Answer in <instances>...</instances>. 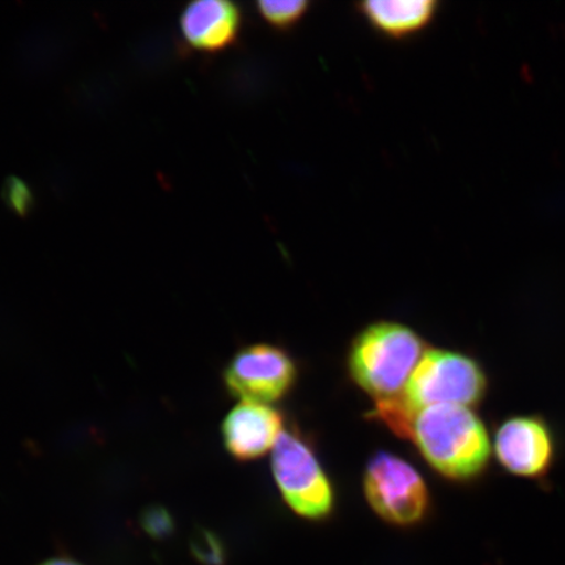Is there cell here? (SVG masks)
Masks as SVG:
<instances>
[{"label": "cell", "instance_id": "7c38bea8", "mask_svg": "<svg viewBox=\"0 0 565 565\" xmlns=\"http://www.w3.org/2000/svg\"><path fill=\"white\" fill-rule=\"evenodd\" d=\"M3 202L13 214L28 217L35 207V198L28 183L17 175L7 177L2 188Z\"/></svg>", "mask_w": 565, "mask_h": 565}, {"label": "cell", "instance_id": "8fae6325", "mask_svg": "<svg viewBox=\"0 0 565 565\" xmlns=\"http://www.w3.org/2000/svg\"><path fill=\"white\" fill-rule=\"evenodd\" d=\"M260 19L275 31H289L306 18L310 3L307 0H260L256 4Z\"/></svg>", "mask_w": 565, "mask_h": 565}, {"label": "cell", "instance_id": "7a4b0ae2", "mask_svg": "<svg viewBox=\"0 0 565 565\" xmlns=\"http://www.w3.org/2000/svg\"><path fill=\"white\" fill-rule=\"evenodd\" d=\"M426 351L423 339L405 324L373 323L353 339L349 371L376 401L392 398L405 391Z\"/></svg>", "mask_w": 565, "mask_h": 565}, {"label": "cell", "instance_id": "3957f363", "mask_svg": "<svg viewBox=\"0 0 565 565\" xmlns=\"http://www.w3.org/2000/svg\"><path fill=\"white\" fill-rule=\"evenodd\" d=\"M487 377L477 360L448 350H427L401 393L409 408L476 406L484 398Z\"/></svg>", "mask_w": 565, "mask_h": 565}, {"label": "cell", "instance_id": "5bb4252c", "mask_svg": "<svg viewBox=\"0 0 565 565\" xmlns=\"http://www.w3.org/2000/svg\"><path fill=\"white\" fill-rule=\"evenodd\" d=\"M140 525L154 540H166L174 532L173 515L162 505L147 507L140 514Z\"/></svg>", "mask_w": 565, "mask_h": 565}, {"label": "cell", "instance_id": "30bf717a", "mask_svg": "<svg viewBox=\"0 0 565 565\" xmlns=\"http://www.w3.org/2000/svg\"><path fill=\"white\" fill-rule=\"evenodd\" d=\"M356 10L373 30L393 40H405L427 30L436 18V0H371Z\"/></svg>", "mask_w": 565, "mask_h": 565}, {"label": "cell", "instance_id": "4fadbf2b", "mask_svg": "<svg viewBox=\"0 0 565 565\" xmlns=\"http://www.w3.org/2000/svg\"><path fill=\"white\" fill-rule=\"evenodd\" d=\"M190 548L195 559L204 565H224L227 557L218 536L204 529L196 530L193 534Z\"/></svg>", "mask_w": 565, "mask_h": 565}, {"label": "cell", "instance_id": "9c48e42d", "mask_svg": "<svg viewBox=\"0 0 565 565\" xmlns=\"http://www.w3.org/2000/svg\"><path fill=\"white\" fill-rule=\"evenodd\" d=\"M282 434V418L268 405L243 402L224 419L225 449L237 461H253L275 447Z\"/></svg>", "mask_w": 565, "mask_h": 565}, {"label": "cell", "instance_id": "9a60e30c", "mask_svg": "<svg viewBox=\"0 0 565 565\" xmlns=\"http://www.w3.org/2000/svg\"><path fill=\"white\" fill-rule=\"evenodd\" d=\"M40 565H83L73 559H68V557H53V559H49L45 563Z\"/></svg>", "mask_w": 565, "mask_h": 565}, {"label": "cell", "instance_id": "52a82bcc", "mask_svg": "<svg viewBox=\"0 0 565 565\" xmlns=\"http://www.w3.org/2000/svg\"><path fill=\"white\" fill-rule=\"evenodd\" d=\"M494 455L511 475L526 479L545 477L555 458L554 435L536 416H513L494 435Z\"/></svg>", "mask_w": 565, "mask_h": 565}, {"label": "cell", "instance_id": "6da1fadb", "mask_svg": "<svg viewBox=\"0 0 565 565\" xmlns=\"http://www.w3.org/2000/svg\"><path fill=\"white\" fill-rule=\"evenodd\" d=\"M412 440L433 469L456 482L482 476L491 441L482 420L469 407L439 405L416 415Z\"/></svg>", "mask_w": 565, "mask_h": 565}, {"label": "cell", "instance_id": "8992f818", "mask_svg": "<svg viewBox=\"0 0 565 565\" xmlns=\"http://www.w3.org/2000/svg\"><path fill=\"white\" fill-rule=\"evenodd\" d=\"M298 370L285 350L254 344L239 350L224 371V384L233 397L270 405L291 392Z\"/></svg>", "mask_w": 565, "mask_h": 565}, {"label": "cell", "instance_id": "5b68a950", "mask_svg": "<svg viewBox=\"0 0 565 565\" xmlns=\"http://www.w3.org/2000/svg\"><path fill=\"white\" fill-rule=\"evenodd\" d=\"M364 492L372 510L394 526L418 525L429 511V490L419 472L386 451H379L366 465Z\"/></svg>", "mask_w": 565, "mask_h": 565}, {"label": "cell", "instance_id": "277c9868", "mask_svg": "<svg viewBox=\"0 0 565 565\" xmlns=\"http://www.w3.org/2000/svg\"><path fill=\"white\" fill-rule=\"evenodd\" d=\"M271 465L281 497L296 514L321 521L333 513V486L313 450L299 436L282 430Z\"/></svg>", "mask_w": 565, "mask_h": 565}, {"label": "cell", "instance_id": "ba28073f", "mask_svg": "<svg viewBox=\"0 0 565 565\" xmlns=\"http://www.w3.org/2000/svg\"><path fill=\"white\" fill-rule=\"evenodd\" d=\"M243 30V12L228 0H198L180 17L183 41L192 51L216 54L236 44Z\"/></svg>", "mask_w": 565, "mask_h": 565}]
</instances>
